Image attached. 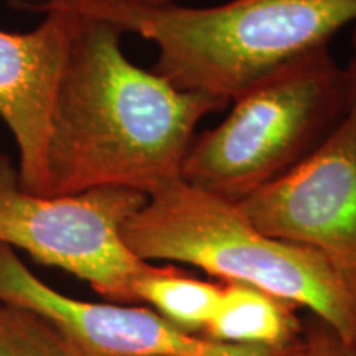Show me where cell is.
<instances>
[{"instance_id":"obj_1","label":"cell","mask_w":356,"mask_h":356,"mask_svg":"<svg viewBox=\"0 0 356 356\" xmlns=\"http://www.w3.org/2000/svg\"><path fill=\"white\" fill-rule=\"evenodd\" d=\"M122 35L76 13L48 129L47 197L99 186L149 195L180 178L198 124L229 106L134 65Z\"/></svg>"},{"instance_id":"obj_2","label":"cell","mask_w":356,"mask_h":356,"mask_svg":"<svg viewBox=\"0 0 356 356\" xmlns=\"http://www.w3.org/2000/svg\"><path fill=\"white\" fill-rule=\"evenodd\" d=\"M109 22L157 47L154 71L173 86L231 104L243 92L330 47L356 24V0H229L211 7L144 6L131 0L20 2Z\"/></svg>"},{"instance_id":"obj_3","label":"cell","mask_w":356,"mask_h":356,"mask_svg":"<svg viewBox=\"0 0 356 356\" xmlns=\"http://www.w3.org/2000/svg\"><path fill=\"white\" fill-rule=\"evenodd\" d=\"M122 236L147 262H181L309 309L356 346V291L345 275L314 249L264 234L236 203L177 178L147 195Z\"/></svg>"},{"instance_id":"obj_4","label":"cell","mask_w":356,"mask_h":356,"mask_svg":"<svg viewBox=\"0 0 356 356\" xmlns=\"http://www.w3.org/2000/svg\"><path fill=\"white\" fill-rule=\"evenodd\" d=\"M228 115L191 142L180 178L239 203L314 152L350 109L348 79L330 47L231 101Z\"/></svg>"},{"instance_id":"obj_5","label":"cell","mask_w":356,"mask_h":356,"mask_svg":"<svg viewBox=\"0 0 356 356\" xmlns=\"http://www.w3.org/2000/svg\"><path fill=\"white\" fill-rule=\"evenodd\" d=\"M147 195L124 186L47 197L25 191L19 170L0 154V244L86 280L114 304L136 302L137 279L150 262L124 241V226Z\"/></svg>"},{"instance_id":"obj_6","label":"cell","mask_w":356,"mask_h":356,"mask_svg":"<svg viewBox=\"0 0 356 356\" xmlns=\"http://www.w3.org/2000/svg\"><path fill=\"white\" fill-rule=\"evenodd\" d=\"M236 204L264 234L327 257L356 291V99L314 152Z\"/></svg>"},{"instance_id":"obj_7","label":"cell","mask_w":356,"mask_h":356,"mask_svg":"<svg viewBox=\"0 0 356 356\" xmlns=\"http://www.w3.org/2000/svg\"><path fill=\"white\" fill-rule=\"evenodd\" d=\"M0 302L37 312L86 356H286L289 351L216 343L178 330L147 307L73 299L40 280L6 244H0Z\"/></svg>"},{"instance_id":"obj_8","label":"cell","mask_w":356,"mask_h":356,"mask_svg":"<svg viewBox=\"0 0 356 356\" xmlns=\"http://www.w3.org/2000/svg\"><path fill=\"white\" fill-rule=\"evenodd\" d=\"M42 25L32 32L0 30V119L19 147V184L44 195L47 139L53 104L63 71L76 13L43 8Z\"/></svg>"},{"instance_id":"obj_9","label":"cell","mask_w":356,"mask_h":356,"mask_svg":"<svg viewBox=\"0 0 356 356\" xmlns=\"http://www.w3.org/2000/svg\"><path fill=\"white\" fill-rule=\"evenodd\" d=\"M299 307L239 282H222L220 304L203 337L216 343L287 351L299 341Z\"/></svg>"},{"instance_id":"obj_10","label":"cell","mask_w":356,"mask_h":356,"mask_svg":"<svg viewBox=\"0 0 356 356\" xmlns=\"http://www.w3.org/2000/svg\"><path fill=\"white\" fill-rule=\"evenodd\" d=\"M222 282L195 279L175 266L150 262L137 279L136 302H145L162 318L190 335L203 337L220 304Z\"/></svg>"},{"instance_id":"obj_11","label":"cell","mask_w":356,"mask_h":356,"mask_svg":"<svg viewBox=\"0 0 356 356\" xmlns=\"http://www.w3.org/2000/svg\"><path fill=\"white\" fill-rule=\"evenodd\" d=\"M0 356H86L37 312L0 302Z\"/></svg>"},{"instance_id":"obj_12","label":"cell","mask_w":356,"mask_h":356,"mask_svg":"<svg viewBox=\"0 0 356 356\" xmlns=\"http://www.w3.org/2000/svg\"><path fill=\"white\" fill-rule=\"evenodd\" d=\"M286 356H356V346L343 340L327 322L310 314L299 341Z\"/></svg>"},{"instance_id":"obj_13","label":"cell","mask_w":356,"mask_h":356,"mask_svg":"<svg viewBox=\"0 0 356 356\" xmlns=\"http://www.w3.org/2000/svg\"><path fill=\"white\" fill-rule=\"evenodd\" d=\"M346 79H348V89H350V97L356 99V24L351 33V55L348 58V63L345 66Z\"/></svg>"},{"instance_id":"obj_14","label":"cell","mask_w":356,"mask_h":356,"mask_svg":"<svg viewBox=\"0 0 356 356\" xmlns=\"http://www.w3.org/2000/svg\"><path fill=\"white\" fill-rule=\"evenodd\" d=\"M131 2L144 3V6H165V3H172L173 0H131Z\"/></svg>"}]
</instances>
